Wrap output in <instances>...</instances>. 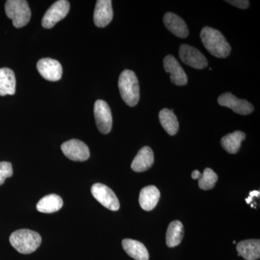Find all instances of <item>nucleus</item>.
Segmentation results:
<instances>
[{"label": "nucleus", "instance_id": "412c9836", "mask_svg": "<svg viewBox=\"0 0 260 260\" xmlns=\"http://www.w3.org/2000/svg\"><path fill=\"white\" fill-rule=\"evenodd\" d=\"M159 120L168 134L174 135L179 130V121L172 110L164 109L159 112Z\"/></svg>", "mask_w": 260, "mask_h": 260}, {"label": "nucleus", "instance_id": "f8f14e48", "mask_svg": "<svg viewBox=\"0 0 260 260\" xmlns=\"http://www.w3.org/2000/svg\"><path fill=\"white\" fill-rule=\"evenodd\" d=\"M164 68L167 73L171 75L170 80L173 83L179 86L186 85L188 78L182 67L173 55H168L164 59Z\"/></svg>", "mask_w": 260, "mask_h": 260}, {"label": "nucleus", "instance_id": "6e6552de", "mask_svg": "<svg viewBox=\"0 0 260 260\" xmlns=\"http://www.w3.org/2000/svg\"><path fill=\"white\" fill-rule=\"evenodd\" d=\"M179 57L184 64L194 69L203 70L208 65L203 53L187 44H182L179 48Z\"/></svg>", "mask_w": 260, "mask_h": 260}, {"label": "nucleus", "instance_id": "423d86ee", "mask_svg": "<svg viewBox=\"0 0 260 260\" xmlns=\"http://www.w3.org/2000/svg\"><path fill=\"white\" fill-rule=\"evenodd\" d=\"M91 193L99 203L107 209L116 211L120 208L119 200L114 192L105 184L97 183L91 187Z\"/></svg>", "mask_w": 260, "mask_h": 260}, {"label": "nucleus", "instance_id": "6ab92c4d", "mask_svg": "<svg viewBox=\"0 0 260 260\" xmlns=\"http://www.w3.org/2000/svg\"><path fill=\"white\" fill-rule=\"evenodd\" d=\"M16 87L15 73L10 68H0V95H14Z\"/></svg>", "mask_w": 260, "mask_h": 260}, {"label": "nucleus", "instance_id": "f257e3e1", "mask_svg": "<svg viewBox=\"0 0 260 260\" xmlns=\"http://www.w3.org/2000/svg\"><path fill=\"white\" fill-rule=\"evenodd\" d=\"M200 38L205 49L210 54L218 58H225L230 54L232 47L223 34L216 29L204 27Z\"/></svg>", "mask_w": 260, "mask_h": 260}, {"label": "nucleus", "instance_id": "2eb2a0df", "mask_svg": "<svg viewBox=\"0 0 260 260\" xmlns=\"http://www.w3.org/2000/svg\"><path fill=\"white\" fill-rule=\"evenodd\" d=\"M154 164L153 150L148 146L140 149L138 155L135 156L132 162V169L134 172H143L148 170Z\"/></svg>", "mask_w": 260, "mask_h": 260}, {"label": "nucleus", "instance_id": "f03ea898", "mask_svg": "<svg viewBox=\"0 0 260 260\" xmlns=\"http://www.w3.org/2000/svg\"><path fill=\"white\" fill-rule=\"evenodd\" d=\"M118 86L121 99L126 105L130 107H135L140 100V85L134 72L124 70L119 76Z\"/></svg>", "mask_w": 260, "mask_h": 260}, {"label": "nucleus", "instance_id": "f3484780", "mask_svg": "<svg viewBox=\"0 0 260 260\" xmlns=\"http://www.w3.org/2000/svg\"><path fill=\"white\" fill-rule=\"evenodd\" d=\"M238 256H242L246 260H256L260 257L259 239L242 241L237 244Z\"/></svg>", "mask_w": 260, "mask_h": 260}, {"label": "nucleus", "instance_id": "ddd939ff", "mask_svg": "<svg viewBox=\"0 0 260 260\" xmlns=\"http://www.w3.org/2000/svg\"><path fill=\"white\" fill-rule=\"evenodd\" d=\"M114 12L111 0H98L93 13V21L99 28H104L112 22Z\"/></svg>", "mask_w": 260, "mask_h": 260}, {"label": "nucleus", "instance_id": "aec40b11", "mask_svg": "<svg viewBox=\"0 0 260 260\" xmlns=\"http://www.w3.org/2000/svg\"><path fill=\"white\" fill-rule=\"evenodd\" d=\"M63 206L61 197L55 194H48L44 197L37 205L38 211L43 213H53L57 212Z\"/></svg>", "mask_w": 260, "mask_h": 260}, {"label": "nucleus", "instance_id": "4be33fe9", "mask_svg": "<svg viewBox=\"0 0 260 260\" xmlns=\"http://www.w3.org/2000/svg\"><path fill=\"white\" fill-rule=\"evenodd\" d=\"M246 135L240 131H236L224 136L221 139V145L228 153L235 154L239 151L242 142L245 139Z\"/></svg>", "mask_w": 260, "mask_h": 260}, {"label": "nucleus", "instance_id": "393cba45", "mask_svg": "<svg viewBox=\"0 0 260 260\" xmlns=\"http://www.w3.org/2000/svg\"><path fill=\"white\" fill-rule=\"evenodd\" d=\"M13 175V167L9 162H0V186L4 184L7 178Z\"/></svg>", "mask_w": 260, "mask_h": 260}, {"label": "nucleus", "instance_id": "a211bd4d", "mask_svg": "<svg viewBox=\"0 0 260 260\" xmlns=\"http://www.w3.org/2000/svg\"><path fill=\"white\" fill-rule=\"evenodd\" d=\"M122 247L126 254L135 260H148L149 253L143 243L133 239L122 241Z\"/></svg>", "mask_w": 260, "mask_h": 260}, {"label": "nucleus", "instance_id": "b1692460", "mask_svg": "<svg viewBox=\"0 0 260 260\" xmlns=\"http://www.w3.org/2000/svg\"><path fill=\"white\" fill-rule=\"evenodd\" d=\"M218 175L211 169H205L203 174H200L199 179V186L203 190H209L213 189L215 183L218 181Z\"/></svg>", "mask_w": 260, "mask_h": 260}, {"label": "nucleus", "instance_id": "bb28decb", "mask_svg": "<svg viewBox=\"0 0 260 260\" xmlns=\"http://www.w3.org/2000/svg\"><path fill=\"white\" fill-rule=\"evenodd\" d=\"M200 174H200L199 171L195 170L192 172V174H191V178H192L193 179H199Z\"/></svg>", "mask_w": 260, "mask_h": 260}, {"label": "nucleus", "instance_id": "1a4fd4ad", "mask_svg": "<svg viewBox=\"0 0 260 260\" xmlns=\"http://www.w3.org/2000/svg\"><path fill=\"white\" fill-rule=\"evenodd\" d=\"M61 149L65 156L74 161H85L90 158L88 147L79 140H68L61 145Z\"/></svg>", "mask_w": 260, "mask_h": 260}, {"label": "nucleus", "instance_id": "4468645a", "mask_svg": "<svg viewBox=\"0 0 260 260\" xmlns=\"http://www.w3.org/2000/svg\"><path fill=\"white\" fill-rule=\"evenodd\" d=\"M164 23L168 30L176 37L184 39L189 35V29L184 20L174 13H166L164 17Z\"/></svg>", "mask_w": 260, "mask_h": 260}, {"label": "nucleus", "instance_id": "cd10ccee", "mask_svg": "<svg viewBox=\"0 0 260 260\" xmlns=\"http://www.w3.org/2000/svg\"><path fill=\"white\" fill-rule=\"evenodd\" d=\"M250 198H252L253 199V198H254V197H256V198H259V194H260V193H259V191H251L250 192Z\"/></svg>", "mask_w": 260, "mask_h": 260}, {"label": "nucleus", "instance_id": "7ed1b4c3", "mask_svg": "<svg viewBox=\"0 0 260 260\" xmlns=\"http://www.w3.org/2000/svg\"><path fill=\"white\" fill-rule=\"evenodd\" d=\"M42 242L40 234L29 229H20L10 237V244L20 254H31L40 246Z\"/></svg>", "mask_w": 260, "mask_h": 260}, {"label": "nucleus", "instance_id": "9b49d317", "mask_svg": "<svg viewBox=\"0 0 260 260\" xmlns=\"http://www.w3.org/2000/svg\"><path fill=\"white\" fill-rule=\"evenodd\" d=\"M37 70L44 79L58 81L62 75V67L59 61L51 58H44L37 63Z\"/></svg>", "mask_w": 260, "mask_h": 260}, {"label": "nucleus", "instance_id": "5701e85b", "mask_svg": "<svg viewBox=\"0 0 260 260\" xmlns=\"http://www.w3.org/2000/svg\"><path fill=\"white\" fill-rule=\"evenodd\" d=\"M184 226L179 220L169 224L167 232V244L169 247H175L179 245L184 237Z\"/></svg>", "mask_w": 260, "mask_h": 260}, {"label": "nucleus", "instance_id": "20e7f679", "mask_svg": "<svg viewBox=\"0 0 260 260\" xmlns=\"http://www.w3.org/2000/svg\"><path fill=\"white\" fill-rule=\"evenodd\" d=\"M5 13L17 28L25 26L31 18V11L25 0H8L5 3Z\"/></svg>", "mask_w": 260, "mask_h": 260}, {"label": "nucleus", "instance_id": "9d476101", "mask_svg": "<svg viewBox=\"0 0 260 260\" xmlns=\"http://www.w3.org/2000/svg\"><path fill=\"white\" fill-rule=\"evenodd\" d=\"M219 105L229 108L240 115H248L254 111V107L246 100L239 99L231 93H225L218 97Z\"/></svg>", "mask_w": 260, "mask_h": 260}, {"label": "nucleus", "instance_id": "0eeeda50", "mask_svg": "<svg viewBox=\"0 0 260 260\" xmlns=\"http://www.w3.org/2000/svg\"><path fill=\"white\" fill-rule=\"evenodd\" d=\"M94 116L98 129L102 134L110 133L112 128V115L107 102L97 100L94 104Z\"/></svg>", "mask_w": 260, "mask_h": 260}, {"label": "nucleus", "instance_id": "dca6fc26", "mask_svg": "<svg viewBox=\"0 0 260 260\" xmlns=\"http://www.w3.org/2000/svg\"><path fill=\"white\" fill-rule=\"evenodd\" d=\"M160 194L155 186H148L142 189L140 193V207L146 211L154 209L158 204Z\"/></svg>", "mask_w": 260, "mask_h": 260}, {"label": "nucleus", "instance_id": "39448f33", "mask_svg": "<svg viewBox=\"0 0 260 260\" xmlns=\"http://www.w3.org/2000/svg\"><path fill=\"white\" fill-rule=\"evenodd\" d=\"M70 3L67 0H59L49 8L42 18V26L53 28L58 22L64 19L69 13Z\"/></svg>", "mask_w": 260, "mask_h": 260}, {"label": "nucleus", "instance_id": "a878e982", "mask_svg": "<svg viewBox=\"0 0 260 260\" xmlns=\"http://www.w3.org/2000/svg\"><path fill=\"white\" fill-rule=\"evenodd\" d=\"M229 4L233 5V6L237 7L240 9H246L249 8V1L248 0H229V1H225Z\"/></svg>", "mask_w": 260, "mask_h": 260}]
</instances>
